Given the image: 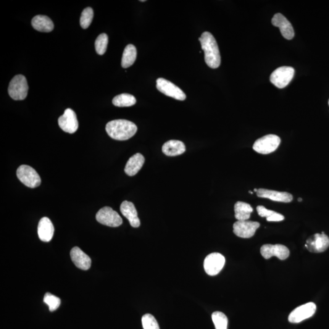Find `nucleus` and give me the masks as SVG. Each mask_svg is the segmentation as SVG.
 Returning a JSON list of instances; mask_svg holds the SVG:
<instances>
[{
	"label": "nucleus",
	"mask_w": 329,
	"mask_h": 329,
	"mask_svg": "<svg viewBox=\"0 0 329 329\" xmlns=\"http://www.w3.org/2000/svg\"><path fill=\"white\" fill-rule=\"evenodd\" d=\"M186 146L180 141H169L164 144L162 152L168 156H176L183 154L186 151Z\"/></svg>",
	"instance_id": "21"
},
{
	"label": "nucleus",
	"mask_w": 329,
	"mask_h": 329,
	"mask_svg": "<svg viewBox=\"0 0 329 329\" xmlns=\"http://www.w3.org/2000/svg\"><path fill=\"white\" fill-rule=\"evenodd\" d=\"M280 137L275 134H269L257 139L253 144V149L258 153L268 154L275 151L281 143Z\"/></svg>",
	"instance_id": "3"
},
{
	"label": "nucleus",
	"mask_w": 329,
	"mask_h": 329,
	"mask_svg": "<svg viewBox=\"0 0 329 329\" xmlns=\"http://www.w3.org/2000/svg\"><path fill=\"white\" fill-rule=\"evenodd\" d=\"M59 127L65 133L73 134L78 130L79 124L76 113L72 109H67L64 114L58 120Z\"/></svg>",
	"instance_id": "14"
},
{
	"label": "nucleus",
	"mask_w": 329,
	"mask_h": 329,
	"mask_svg": "<svg viewBox=\"0 0 329 329\" xmlns=\"http://www.w3.org/2000/svg\"><path fill=\"white\" fill-rule=\"evenodd\" d=\"M18 180L30 188H38L41 184V179L36 171L30 166L22 165L17 170Z\"/></svg>",
	"instance_id": "5"
},
{
	"label": "nucleus",
	"mask_w": 329,
	"mask_h": 329,
	"mask_svg": "<svg viewBox=\"0 0 329 329\" xmlns=\"http://www.w3.org/2000/svg\"><path fill=\"white\" fill-rule=\"evenodd\" d=\"M156 87L158 91L165 95L180 101H184L186 99L185 93L180 88L164 78L157 79Z\"/></svg>",
	"instance_id": "8"
},
{
	"label": "nucleus",
	"mask_w": 329,
	"mask_h": 329,
	"mask_svg": "<svg viewBox=\"0 0 329 329\" xmlns=\"http://www.w3.org/2000/svg\"><path fill=\"white\" fill-rule=\"evenodd\" d=\"M70 256L76 267L80 269L88 270L91 268L92 260L90 257L84 252L80 247H73L71 250Z\"/></svg>",
	"instance_id": "17"
},
{
	"label": "nucleus",
	"mask_w": 329,
	"mask_h": 329,
	"mask_svg": "<svg viewBox=\"0 0 329 329\" xmlns=\"http://www.w3.org/2000/svg\"><path fill=\"white\" fill-rule=\"evenodd\" d=\"M254 191H255V192H257V191H258V189H257V188H255V189H254Z\"/></svg>",
	"instance_id": "34"
},
{
	"label": "nucleus",
	"mask_w": 329,
	"mask_h": 329,
	"mask_svg": "<svg viewBox=\"0 0 329 329\" xmlns=\"http://www.w3.org/2000/svg\"><path fill=\"white\" fill-rule=\"evenodd\" d=\"M257 196L263 198L269 199L274 201L285 202V203H288L293 199L292 194L287 192L270 190L265 188L258 189Z\"/></svg>",
	"instance_id": "16"
},
{
	"label": "nucleus",
	"mask_w": 329,
	"mask_h": 329,
	"mask_svg": "<svg viewBox=\"0 0 329 329\" xmlns=\"http://www.w3.org/2000/svg\"><path fill=\"white\" fill-rule=\"evenodd\" d=\"M284 217L282 215L279 214L278 212H276L275 214L272 216V217L267 218L268 222H281L284 220Z\"/></svg>",
	"instance_id": "32"
},
{
	"label": "nucleus",
	"mask_w": 329,
	"mask_h": 329,
	"mask_svg": "<svg viewBox=\"0 0 329 329\" xmlns=\"http://www.w3.org/2000/svg\"><path fill=\"white\" fill-rule=\"evenodd\" d=\"M44 302L48 305L50 312H54L60 306L61 301L59 297L49 293H47L44 296Z\"/></svg>",
	"instance_id": "29"
},
{
	"label": "nucleus",
	"mask_w": 329,
	"mask_h": 329,
	"mask_svg": "<svg viewBox=\"0 0 329 329\" xmlns=\"http://www.w3.org/2000/svg\"></svg>",
	"instance_id": "36"
},
{
	"label": "nucleus",
	"mask_w": 329,
	"mask_h": 329,
	"mask_svg": "<svg viewBox=\"0 0 329 329\" xmlns=\"http://www.w3.org/2000/svg\"><path fill=\"white\" fill-rule=\"evenodd\" d=\"M94 18V10L91 7L84 9L80 18V25L83 29H87L91 25Z\"/></svg>",
	"instance_id": "28"
},
{
	"label": "nucleus",
	"mask_w": 329,
	"mask_h": 329,
	"mask_svg": "<svg viewBox=\"0 0 329 329\" xmlns=\"http://www.w3.org/2000/svg\"><path fill=\"white\" fill-rule=\"evenodd\" d=\"M317 310V305L313 302H309L294 309L289 314L288 321L291 323H299L308 318H311Z\"/></svg>",
	"instance_id": "10"
},
{
	"label": "nucleus",
	"mask_w": 329,
	"mask_h": 329,
	"mask_svg": "<svg viewBox=\"0 0 329 329\" xmlns=\"http://www.w3.org/2000/svg\"><path fill=\"white\" fill-rule=\"evenodd\" d=\"M212 319L216 329H228V318L223 313L221 312L213 313Z\"/></svg>",
	"instance_id": "26"
},
{
	"label": "nucleus",
	"mask_w": 329,
	"mask_h": 329,
	"mask_svg": "<svg viewBox=\"0 0 329 329\" xmlns=\"http://www.w3.org/2000/svg\"><path fill=\"white\" fill-rule=\"evenodd\" d=\"M108 41V36L106 34H101L97 38L94 43L97 53L99 55H103L106 51Z\"/></svg>",
	"instance_id": "27"
},
{
	"label": "nucleus",
	"mask_w": 329,
	"mask_h": 329,
	"mask_svg": "<svg viewBox=\"0 0 329 329\" xmlns=\"http://www.w3.org/2000/svg\"><path fill=\"white\" fill-rule=\"evenodd\" d=\"M235 217L237 221H246L249 219L251 214L253 212V209L251 205L246 202H236L235 206Z\"/></svg>",
	"instance_id": "23"
},
{
	"label": "nucleus",
	"mask_w": 329,
	"mask_h": 329,
	"mask_svg": "<svg viewBox=\"0 0 329 329\" xmlns=\"http://www.w3.org/2000/svg\"><path fill=\"white\" fill-rule=\"evenodd\" d=\"M249 193H251V194H253V193H252V192L251 191H249Z\"/></svg>",
	"instance_id": "35"
},
{
	"label": "nucleus",
	"mask_w": 329,
	"mask_h": 329,
	"mask_svg": "<svg viewBox=\"0 0 329 329\" xmlns=\"http://www.w3.org/2000/svg\"><path fill=\"white\" fill-rule=\"evenodd\" d=\"M106 130L108 135L114 140L127 141L135 135L138 127L130 121L115 120L107 124Z\"/></svg>",
	"instance_id": "2"
},
{
	"label": "nucleus",
	"mask_w": 329,
	"mask_h": 329,
	"mask_svg": "<svg viewBox=\"0 0 329 329\" xmlns=\"http://www.w3.org/2000/svg\"><path fill=\"white\" fill-rule=\"evenodd\" d=\"M272 24L280 29L282 35L287 40H291L294 36V31L290 22L280 13L274 15Z\"/></svg>",
	"instance_id": "15"
},
{
	"label": "nucleus",
	"mask_w": 329,
	"mask_h": 329,
	"mask_svg": "<svg viewBox=\"0 0 329 329\" xmlns=\"http://www.w3.org/2000/svg\"><path fill=\"white\" fill-rule=\"evenodd\" d=\"M144 157L140 153H137L130 158L126 165L125 172L128 176H135L141 170L144 163Z\"/></svg>",
	"instance_id": "20"
},
{
	"label": "nucleus",
	"mask_w": 329,
	"mask_h": 329,
	"mask_svg": "<svg viewBox=\"0 0 329 329\" xmlns=\"http://www.w3.org/2000/svg\"><path fill=\"white\" fill-rule=\"evenodd\" d=\"M305 246L310 252L320 253L325 252L329 247V238L324 233L315 234L307 239Z\"/></svg>",
	"instance_id": "11"
},
{
	"label": "nucleus",
	"mask_w": 329,
	"mask_h": 329,
	"mask_svg": "<svg viewBox=\"0 0 329 329\" xmlns=\"http://www.w3.org/2000/svg\"><path fill=\"white\" fill-rule=\"evenodd\" d=\"M96 219L102 225L116 228L122 225V218L111 207H104L100 209L96 215Z\"/></svg>",
	"instance_id": "7"
},
{
	"label": "nucleus",
	"mask_w": 329,
	"mask_h": 329,
	"mask_svg": "<svg viewBox=\"0 0 329 329\" xmlns=\"http://www.w3.org/2000/svg\"><path fill=\"white\" fill-rule=\"evenodd\" d=\"M260 223L251 221H237L234 224V233L238 237L249 238L254 235Z\"/></svg>",
	"instance_id": "12"
},
{
	"label": "nucleus",
	"mask_w": 329,
	"mask_h": 329,
	"mask_svg": "<svg viewBox=\"0 0 329 329\" xmlns=\"http://www.w3.org/2000/svg\"><path fill=\"white\" fill-rule=\"evenodd\" d=\"M31 25L36 30L43 33L51 32L54 29L52 20L46 15H39L33 18Z\"/></svg>",
	"instance_id": "22"
},
{
	"label": "nucleus",
	"mask_w": 329,
	"mask_h": 329,
	"mask_svg": "<svg viewBox=\"0 0 329 329\" xmlns=\"http://www.w3.org/2000/svg\"><path fill=\"white\" fill-rule=\"evenodd\" d=\"M137 57V49L135 46L130 44L124 49L122 66L124 68L131 67L135 62Z\"/></svg>",
	"instance_id": "24"
},
{
	"label": "nucleus",
	"mask_w": 329,
	"mask_h": 329,
	"mask_svg": "<svg viewBox=\"0 0 329 329\" xmlns=\"http://www.w3.org/2000/svg\"><path fill=\"white\" fill-rule=\"evenodd\" d=\"M199 41L204 52L205 61L209 67L217 68L221 64V56L217 41L211 33L202 34Z\"/></svg>",
	"instance_id": "1"
},
{
	"label": "nucleus",
	"mask_w": 329,
	"mask_h": 329,
	"mask_svg": "<svg viewBox=\"0 0 329 329\" xmlns=\"http://www.w3.org/2000/svg\"><path fill=\"white\" fill-rule=\"evenodd\" d=\"M141 322L143 329H160L156 318L151 314L144 315L142 317Z\"/></svg>",
	"instance_id": "30"
},
{
	"label": "nucleus",
	"mask_w": 329,
	"mask_h": 329,
	"mask_svg": "<svg viewBox=\"0 0 329 329\" xmlns=\"http://www.w3.org/2000/svg\"><path fill=\"white\" fill-rule=\"evenodd\" d=\"M302 201V199L300 198V197H299V198L298 199V201L301 202Z\"/></svg>",
	"instance_id": "33"
},
{
	"label": "nucleus",
	"mask_w": 329,
	"mask_h": 329,
	"mask_svg": "<svg viewBox=\"0 0 329 329\" xmlns=\"http://www.w3.org/2000/svg\"><path fill=\"white\" fill-rule=\"evenodd\" d=\"M112 103L117 107H130L136 103V99L132 94H123L116 96L112 100Z\"/></svg>",
	"instance_id": "25"
},
{
	"label": "nucleus",
	"mask_w": 329,
	"mask_h": 329,
	"mask_svg": "<svg viewBox=\"0 0 329 329\" xmlns=\"http://www.w3.org/2000/svg\"><path fill=\"white\" fill-rule=\"evenodd\" d=\"M225 264V257L218 252H214L208 255L204 260L205 272L209 276L217 275L222 270Z\"/></svg>",
	"instance_id": "9"
},
{
	"label": "nucleus",
	"mask_w": 329,
	"mask_h": 329,
	"mask_svg": "<svg viewBox=\"0 0 329 329\" xmlns=\"http://www.w3.org/2000/svg\"><path fill=\"white\" fill-rule=\"evenodd\" d=\"M294 75V69L291 67H281L274 71L270 76V81L278 88L283 89L287 86Z\"/></svg>",
	"instance_id": "6"
},
{
	"label": "nucleus",
	"mask_w": 329,
	"mask_h": 329,
	"mask_svg": "<svg viewBox=\"0 0 329 329\" xmlns=\"http://www.w3.org/2000/svg\"><path fill=\"white\" fill-rule=\"evenodd\" d=\"M260 253L265 259H269L272 257H277L278 259L283 260L287 259L289 255V251L287 247L282 244H265L260 249Z\"/></svg>",
	"instance_id": "13"
},
{
	"label": "nucleus",
	"mask_w": 329,
	"mask_h": 329,
	"mask_svg": "<svg viewBox=\"0 0 329 329\" xmlns=\"http://www.w3.org/2000/svg\"><path fill=\"white\" fill-rule=\"evenodd\" d=\"M28 86L24 76L18 75L10 81L8 88L9 95L14 100H23L27 96Z\"/></svg>",
	"instance_id": "4"
},
{
	"label": "nucleus",
	"mask_w": 329,
	"mask_h": 329,
	"mask_svg": "<svg viewBox=\"0 0 329 329\" xmlns=\"http://www.w3.org/2000/svg\"><path fill=\"white\" fill-rule=\"evenodd\" d=\"M257 211L260 217H266L267 218L272 217V216L276 213V212L273 211V210L266 209V208L263 206H257Z\"/></svg>",
	"instance_id": "31"
},
{
	"label": "nucleus",
	"mask_w": 329,
	"mask_h": 329,
	"mask_svg": "<svg viewBox=\"0 0 329 329\" xmlns=\"http://www.w3.org/2000/svg\"><path fill=\"white\" fill-rule=\"evenodd\" d=\"M120 211L130 222L132 227L139 228L141 221L138 217V212L133 202L125 201L120 206Z\"/></svg>",
	"instance_id": "18"
},
{
	"label": "nucleus",
	"mask_w": 329,
	"mask_h": 329,
	"mask_svg": "<svg viewBox=\"0 0 329 329\" xmlns=\"http://www.w3.org/2000/svg\"><path fill=\"white\" fill-rule=\"evenodd\" d=\"M54 228L51 220L48 218H42L39 223L38 235L41 240L49 242L54 235Z\"/></svg>",
	"instance_id": "19"
}]
</instances>
